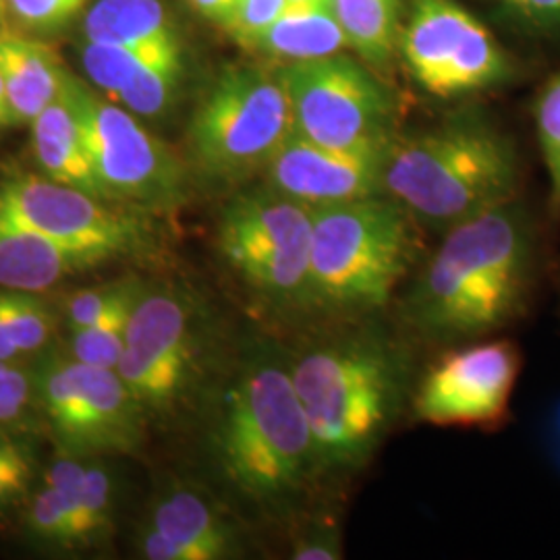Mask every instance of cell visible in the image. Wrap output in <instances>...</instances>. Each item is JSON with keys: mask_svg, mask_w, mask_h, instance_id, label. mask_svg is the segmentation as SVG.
<instances>
[{"mask_svg": "<svg viewBox=\"0 0 560 560\" xmlns=\"http://www.w3.org/2000/svg\"><path fill=\"white\" fill-rule=\"evenodd\" d=\"M541 229L523 198L444 233L407 300L409 320L434 340L478 339L523 320L541 277Z\"/></svg>", "mask_w": 560, "mask_h": 560, "instance_id": "cell-1", "label": "cell"}, {"mask_svg": "<svg viewBox=\"0 0 560 560\" xmlns=\"http://www.w3.org/2000/svg\"><path fill=\"white\" fill-rule=\"evenodd\" d=\"M324 476L353 474L381 451L411 393L399 340L372 326H337L287 353Z\"/></svg>", "mask_w": 560, "mask_h": 560, "instance_id": "cell-2", "label": "cell"}, {"mask_svg": "<svg viewBox=\"0 0 560 560\" xmlns=\"http://www.w3.org/2000/svg\"><path fill=\"white\" fill-rule=\"evenodd\" d=\"M210 451L222 480L266 511H300L318 486L320 457L282 349L260 345L241 361L210 432Z\"/></svg>", "mask_w": 560, "mask_h": 560, "instance_id": "cell-3", "label": "cell"}, {"mask_svg": "<svg viewBox=\"0 0 560 560\" xmlns=\"http://www.w3.org/2000/svg\"><path fill=\"white\" fill-rule=\"evenodd\" d=\"M521 156L497 122L463 113L388 143L382 194L430 231L446 233L521 196Z\"/></svg>", "mask_w": 560, "mask_h": 560, "instance_id": "cell-4", "label": "cell"}, {"mask_svg": "<svg viewBox=\"0 0 560 560\" xmlns=\"http://www.w3.org/2000/svg\"><path fill=\"white\" fill-rule=\"evenodd\" d=\"M411 224L386 196L312 210V314L355 320L382 310L413 260Z\"/></svg>", "mask_w": 560, "mask_h": 560, "instance_id": "cell-5", "label": "cell"}, {"mask_svg": "<svg viewBox=\"0 0 560 560\" xmlns=\"http://www.w3.org/2000/svg\"><path fill=\"white\" fill-rule=\"evenodd\" d=\"M293 133L291 101L279 65L224 67L196 106L187 143L208 179H247L264 171Z\"/></svg>", "mask_w": 560, "mask_h": 560, "instance_id": "cell-6", "label": "cell"}, {"mask_svg": "<svg viewBox=\"0 0 560 560\" xmlns=\"http://www.w3.org/2000/svg\"><path fill=\"white\" fill-rule=\"evenodd\" d=\"M219 249L240 279L282 314H312V208L272 187L241 191L222 210Z\"/></svg>", "mask_w": 560, "mask_h": 560, "instance_id": "cell-7", "label": "cell"}, {"mask_svg": "<svg viewBox=\"0 0 560 560\" xmlns=\"http://www.w3.org/2000/svg\"><path fill=\"white\" fill-rule=\"evenodd\" d=\"M206 316L185 289L145 284L136 301L117 372L143 409L168 413L206 376Z\"/></svg>", "mask_w": 560, "mask_h": 560, "instance_id": "cell-8", "label": "cell"}, {"mask_svg": "<svg viewBox=\"0 0 560 560\" xmlns=\"http://www.w3.org/2000/svg\"><path fill=\"white\" fill-rule=\"evenodd\" d=\"M69 94L108 200L125 201L150 214H166L185 203L189 194L187 166L143 127L138 115L96 94L75 75L69 78Z\"/></svg>", "mask_w": 560, "mask_h": 560, "instance_id": "cell-9", "label": "cell"}, {"mask_svg": "<svg viewBox=\"0 0 560 560\" xmlns=\"http://www.w3.org/2000/svg\"><path fill=\"white\" fill-rule=\"evenodd\" d=\"M293 131L330 148H381L397 136L399 104L378 71L339 52L318 60L279 65Z\"/></svg>", "mask_w": 560, "mask_h": 560, "instance_id": "cell-10", "label": "cell"}, {"mask_svg": "<svg viewBox=\"0 0 560 560\" xmlns=\"http://www.w3.org/2000/svg\"><path fill=\"white\" fill-rule=\"evenodd\" d=\"M34 381L65 455L94 459L140 448L145 409L117 370L52 355L42 361Z\"/></svg>", "mask_w": 560, "mask_h": 560, "instance_id": "cell-11", "label": "cell"}, {"mask_svg": "<svg viewBox=\"0 0 560 560\" xmlns=\"http://www.w3.org/2000/svg\"><path fill=\"white\" fill-rule=\"evenodd\" d=\"M399 55L416 85L436 98L483 92L515 73L501 42L457 0H409Z\"/></svg>", "mask_w": 560, "mask_h": 560, "instance_id": "cell-12", "label": "cell"}, {"mask_svg": "<svg viewBox=\"0 0 560 560\" xmlns=\"http://www.w3.org/2000/svg\"><path fill=\"white\" fill-rule=\"evenodd\" d=\"M0 219L23 224L96 264L154 247V233L140 214L115 210L108 201L46 175L2 180Z\"/></svg>", "mask_w": 560, "mask_h": 560, "instance_id": "cell-13", "label": "cell"}, {"mask_svg": "<svg viewBox=\"0 0 560 560\" xmlns=\"http://www.w3.org/2000/svg\"><path fill=\"white\" fill-rule=\"evenodd\" d=\"M521 374L513 340H481L442 358L413 397L418 420L432 425H501Z\"/></svg>", "mask_w": 560, "mask_h": 560, "instance_id": "cell-14", "label": "cell"}, {"mask_svg": "<svg viewBox=\"0 0 560 560\" xmlns=\"http://www.w3.org/2000/svg\"><path fill=\"white\" fill-rule=\"evenodd\" d=\"M388 145L330 148L293 131L264 168L266 185L316 210L382 194Z\"/></svg>", "mask_w": 560, "mask_h": 560, "instance_id": "cell-15", "label": "cell"}, {"mask_svg": "<svg viewBox=\"0 0 560 560\" xmlns=\"http://www.w3.org/2000/svg\"><path fill=\"white\" fill-rule=\"evenodd\" d=\"M80 57L102 96L140 119L166 117L179 101L187 71L183 38L136 46L81 42Z\"/></svg>", "mask_w": 560, "mask_h": 560, "instance_id": "cell-16", "label": "cell"}, {"mask_svg": "<svg viewBox=\"0 0 560 560\" xmlns=\"http://www.w3.org/2000/svg\"><path fill=\"white\" fill-rule=\"evenodd\" d=\"M148 521L180 544L191 560L233 559L241 552L235 525L214 502L191 488L166 490L154 502Z\"/></svg>", "mask_w": 560, "mask_h": 560, "instance_id": "cell-17", "label": "cell"}, {"mask_svg": "<svg viewBox=\"0 0 560 560\" xmlns=\"http://www.w3.org/2000/svg\"><path fill=\"white\" fill-rule=\"evenodd\" d=\"M32 145L36 162L48 179L59 180L101 200L110 201L96 177L83 140L80 119L69 94V80L59 98L50 102L32 122Z\"/></svg>", "mask_w": 560, "mask_h": 560, "instance_id": "cell-18", "label": "cell"}, {"mask_svg": "<svg viewBox=\"0 0 560 560\" xmlns=\"http://www.w3.org/2000/svg\"><path fill=\"white\" fill-rule=\"evenodd\" d=\"M0 73L13 125H32L50 102L59 98L71 75L52 48L18 34H0Z\"/></svg>", "mask_w": 560, "mask_h": 560, "instance_id": "cell-19", "label": "cell"}, {"mask_svg": "<svg viewBox=\"0 0 560 560\" xmlns=\"http://www.w3.org/2000/svg\"><path fill=\"white\" fill-rule=\"evenodd\" d=\"M96 261L40 233L0 219V287L40 293Z\"/></svg>", "mask_w": 560, "mask_h": 560, "instance_id": "cell-20", "label": "cell"}, {"mask_svg": "<svg viewBox=\"0 0 560 560\" xmlns=\"http://www.w3.org/2000/svg\"><path fill=\"white\" fill-rule=\"evenodd\" d=\"M349 40L330 0L289 4L256 44L254 50L277 65L318 60L345 52Z\"/></svg>", "mask_w": 560, "mask_h": 560, "instance_id": "cell-21", "label": "cell"}, {"mask_svg": "<svg viewBox=\"0 0 560 560\" xmlns=\"http://www.w3.org/2000/svg\"><path fill=\"white\" fill-rule=\"evenodd\" d=\"M81 34L83 42L122 46L180 38L162 0H96L83 15Z\"/></svg>", "mask_w": 560, "mask_h": 560, "instance_id": "cell-22", "label": "cell"}, {"mask_svg": "<svg viewBox=\"0 0 560 560\" xmlns=\"http://www.w3.org/2000/svg\"><path fill=\"white\" fill-rule=\"evenodd\" d=\"M349 48L376 71L399 55L402 0H330Z\"/></svg>", "mask_w": 560, "mask_h": 560, "instance_id": "cell-23", "label": "cell"}, {"mask_svg": "<svg viewBox=\"0 0 560 560\" xmlns=\"http://www.w3.org/2000/svg\"><path fill=\"white\" fill-rule=\"evenodd\" d=\"M141 289H143V282L138 279L102 318L88 328L75 330L71 340V358L88 365L117 370L129 320H131L136 301L140 298Z\"/></svg>", "mask_w": 560, "mask_h": 560, "instance_id": "cell-24", "label": "cell"}, {"mask_svg": "<svg viewBox=\"0 0 560 560\" xmlns=\"http://www.w3.org/2000/svg\"><path fill=\"white\" fill-rule=\"evenodd\" d=\"M113 497L115 480L108 467L96 457L88 460L80 502L71 523V550L98 546L108 538L115 504Z\"/></svg>", "mask_w": 560, "mask_h": 560, "instance_id": "cell-25", "label": "cell"}, {"mask_svg": "<svg viewBox=\"0 0 560 560\" xmlns=\"http://www.w3.org/2000/svg\"><path fill=\"white\" fill-rule=\"evenodd\" d=\"M536 136L548 177V212L560 219V73L546 81L534 106Z\"/></svg>", "mask_w": 560, "mask_h": 560, "instance_id": "cell-26", "label": "cell"}, {"mask_svg": "<svg viewBox=\"0 0 560 560\" xmlns=\"http://www.w3.org/2000/svg\"><path fill=\"white\" fill-rule=\"evenodd\" d=\"M0 314L23 353H36L52 337L55 318L36 293L0 291Z\"/></svg>", "mask_w": 560, "mask_h": 560, "instance_id": "cell-27", "label": "cell"}, {"mask_svg": "<svg viewBox=\"0 0 560 560\" xmlns=\"http://www.w3.org/2000/svg\"><path fill=\"white\" fill-rule=\"evenodd\" d=\"M90 0H4L7 30L18 36H50L80 15Z\"/></svg>", "mask_w": 560, "mask_h": 560, "instance_id": "cell-28", "label": "cell"}, {"mask_svg": "<svg viewBox=\"0 0 560 560\" xmlns=\"http://www.w3.org/2000/svg\"><path fill=\"white\" fill-rule=\"evenodd\" d=\"M36 457L30 444L0 428V513L27 494L36 476Z\"/></svg>", "mask_w": 560, "mask_h": 560, "instance_id": "cell-29", "label": "cell"}, {"mask_svg": "<svg viewBox=\"0 0 560 560\" xmlns=\"http://www.w3.org/2000/svg\"><path fill=\"white\" fill-rule=\"evenodd\" d=\"M136 280H138L136 277H131V279L104 284L98 289H88V291L73 293L65 303V318H67L69 328L75 332V330L92 326L133 287Z\"/></svg>", "mask_w": 560, "mask_h": 560, "instance_id": "cell-30", "label": "cell"}, {"mask_svg": "<svg viewBox=\"0 0 560 560\" xmlns=\"http://www.w3.org/2000/svg\"><path fill=\"white\" fill-rule=\"evenodd\" d=\"M287 7V0H237L235 15L226 32L240 42L243 48L254 50L264 32L279 20Z\"/></svg>", "mask_w": 560, "mask_h": 560, "instance_id": "cell-31", "label": "cell"}, {"mask_svg": "<svg viewBox=\"0 0 560 560\" xmlns=\"http://www.w3.org/2000/svg\"><path fill=\"white\" fill-rule=\"evenodd\" d=\"M36 390V381L13 361H0V428L21 420Z\"/></svg>", "mask_w": 560, "mask_h": 560, "instance_id": "cell-32", "label": "cell"}, {"mask_svg": "<svg viewBox=\"0 0 560 560\" xmlns=\"http://www.w3.org/2000/svg\"><path fill=\"white\" fill-rule=\"evenodd\" d=\"M342 557L340 536L335 523L328 520H314L300 527L291 559L295 560H335Z\"/></svg>", "mask_w": 560, "mask_h": 560, "instance_id": "cell-33", "label": "cell"}, {"mask_svg": "<svg viewBox=\"0 0 560 560\" xmlns=\"http://www.w3.org/2000/svg\"><path fill=\"white\" fill-rule=\"evenodd\" d=\"M527 30L560 32V0H488Z\"/></svg>", "mask_w": 560, "mask_h": 560, "instance_id": "cell-34", "label": "cell"}, {"mask_svg": "<svg viewBox=\"0 0 560 560\" xmlns=\"http://www.w3.org/2000/svg\"><path fill=\"white\" fill-rule=\"evenodd\" d=\"M538 439L544 459L550 471L560 480V393H557L544 407L538 428Z\"/></svg>", "mask_w": 560, "mask_h": 560, "instance_id": "cell-35", "label": "cell"}, {"mask_svg": "<svg viewBox=\"0 0 560 560\" xmlns=\"http://www.w3.org/2000/svg\"><path fill=\"white\" fill-rule=\"evenodd\" d=\"M138 550L143 559L191 560L180 544L164 536L150 521H145L138 532Z\"/></svg>", "mask_w": 560, "mask_h": 560, "instance_id": "cell-36", "label": "cell"}, {"mask_svg": "<svg viewBox=\"0 0 560 560\" xmlns=\"http://www.w3.org/2000/svg\"><path fill=\"white\" fill-rule=\"evenodd\" d=\"M189 4L203 20L212 21L224 30L231 25L237 9V0H189Z\"/></svg>", "mask_w": 560, "mask_h": 560, "instance_id": "cell-37", "label": "cell"}, {"mask_svg": "<svg viewBox=\"0 0 560 560\" xmlns=\"http://www.w3.org/2000/svg\"><path fill=\"white\" fill-rule=\"evenodd\" d=\"M21 351L18 345L11 339V332L4 324V318L0 314V361H15L20 358Z\"/></svg>", "mask_w": 560, "mask_h": 560, "instance_id": "cell-38", "label": "cell"}, {"mask_svg": "<svg viewBox=\"0 0 560 560\" xmlns=\"http://www.w3.org/2000/svg\"><path fill=\"white\" fill-rule=\"evenodd\" d=\"M11 125H13V115H11V106H9L4 78H2V73H0V129H2V127H11Z\"/></svg>", "mask_w": 560, "mask_h": 560, "instance_id": "cell-39", "label": "cell"}, {"mask_svg": "<svg viewBox=\"0 0 560 560\" xmlns=\"http://www.w3.org/2000/svg\"><path fill=\"white\" fill-rule=\"evenodd\" d=\"M0 27H7V20H4V0H0Z\"/></svg>", "mask_w": 560, "mask_h": 560, "instance_id": "cell-40", "label": "cell"}, {"mask_svg": "<svg viewBox=\"0 0 560 560\" xmlns=\"http://www.w3.org/2000/svg\"><path fill=\"white\" fill-rule=\"evenodd\" d=\"M289 4H305V2H318V0H287Z\"/></svg>", "mask_w": 560, "mask_h": 560, "instance_id": "cell-41", "label": "cell"}, {"mask_svg": "<svg viewBox=\"0 0 560 560\" xmlns=\"http://www.w3.org/2000/svg\"><path fill=\"white\" fill-rule=\"evenodd\" d=\"M559 284H560V270H559Z\"/></svg>", "mask_w": 560, "mask_h": 560, "instance_id": "cell-42", "label": "cell"}]
</instances>
